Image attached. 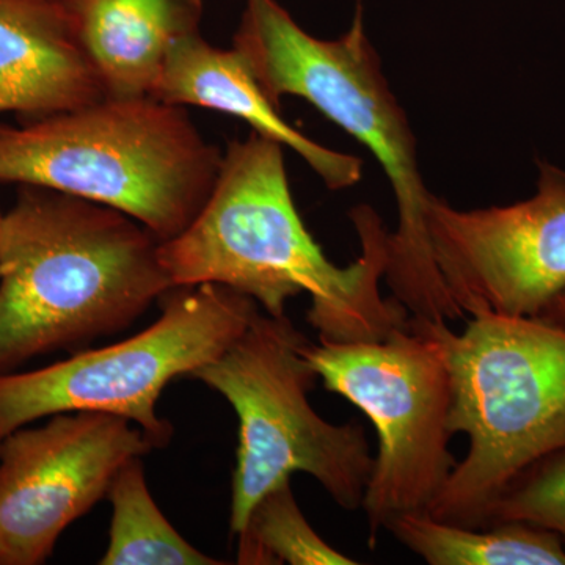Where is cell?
Wrapping results in <instances>:
<instances>
[{
    "instance_id": "6da1fadb",
    "label": "cell",
    "mask_w": 565,
    "mask_h": 565,
    "mask_svg": "<svg viewBox=\"0 0 565 565\" xmlns=\"http://www.w3.org/2000/svg\"><path fill=\"white\" fill-rule=\"evenodd\" d=\"M282 148L258 132L228 145L210 199L184 232L159 245L163 269L173 288L226 286L275 318L307 292L319 340H382L407 323L408 311L381 294L388 264L381 217L366 204L351 212L362 255L334 266L297 212Z\"/></svg>"
},
{
    "instance_id": "7a4b0ae2",
    "label": "cell",
    "mask_w": 565,
    "mask_h": 565,
    "mask_svg": "<svg viewBox=\"0 0 565 565\" xmlns=\"http://www.w3.org/2000/svg\"><path fill=\"white\" fill-rule=\"evenodd\" d=\"M159 245L114 207L22 184L0 222V374L128 329L173 289Z\"/></svg>"
},
{
    "instance_id": "3957f363",
    "label": "cell",
    "mask_w": 565,
    "mask_h": 565,
    "mask_svg": "<svg viewBox=\"0 0 565 565\" xmlns=\"http://www.w3.org/2000/svg\"><path fill=\"white\" fill-rule=\"evenodd\" d=\"M233 50L275 107L280 109L282 96H299L355 137L381 163L397 204L385 273L394 299L422 321L463 319L434 263L426 228L433 193L424 185L405 111L364 32L362 0H356L351 29L338 40L311 36L277 0H245Z\"/></svg>"
},
{
    "instance_id": "277c9868",
    "label": "cell",
    "mask_w": 565,
    "mask_h": 565,
    "mask_svg": "<svg viewBox=\"0 0 565 565\" xmlns=\"http://www.w3.org/2000/svg\"><path fill=\"white\" fill-rule=\"evenodd\" d=\"M222 158L184 107L151 96H107L21 128L0 122V181L114 207L161 243L191 225Z\"/></svg>"
},
{
    "instance_id": "5b68a950",
    "label": "cell",
    "mask_w": 565,
    "mask_h": 565,
    "mask_svg": "<svg viewBox=\"0 0 565 565\" xmlns=\"http://www.w3.org/2000/svg\"><path fill=\"white\" fill-rule=\"evenodd\" d=\"M426 322L451 379L449 427L470 440L427 514L487 527L516 479L565 452V329L493 313L468 318L460 333Z\"/></svg>"
},
{
    "instance_id": "8992f818",
    "label": "cell",
    "mask_w": 565,
    "mask_h": 565,
    "mask_svg": "<svg viewBox=\"0 0 565 565\" xmlns=\"http://www.w3.org/2000/svg\"><path fill=\"white\" fill-rule=\"evenodd\" d=\"M303 340L288 316L258 311L221 356L191 375L222 394L239 422L234 535L253 505L296 473L315 478L344 511L362 509L374 468L370 441L360 424L329 423L308 401L319 377L300 351Z\"/></svg>"
},
{
    "instance_id": "52a82bcc",
    "label": "cell",
    "mask_w": 565,
    "mask_h": 565,
    "mask_svg": "<svg viewBox=\"0 0 565 565\" xmlns=\"http://www.w3.org/2000/svg\"><path fill=\"white\" fill-rule=\"evenodd\" d=\"M169 294L161 318L128 340L0 374V441L33 422L85 411L128 419L154 448L169 444L172 426L156 414L166 386L214 362L259 311L250 297L214 282Z\"/></svg>"
},
{
    "instance_id": "ba28073f",
    "label": "cell",
    "mask_w": 565,
    "mask_h": 565,
    "mask_svg": "<svg viewBox=\"0 0 565 565\" xmlns=\"http://www.w3.org/2000/svg\"><path fill=\"white\" fill-rule=\"evenodd\" d=\"M300 351L326 390L360 408L377 434L362 503L373 546L396 516L427 514L457 465L444 352L427 322L415 318L382 340L305 338Z\"/></svg>"
},
{
    "instance_id": "9c48e42d",
    "label": "cell",
    "mask_w": 565,
    "mask_h": 565,
    "mask_svg": "<svg viewBox=\"0 0 565 565\" xmlns=\"http://www.w3.org/2000/svg\"><path fill=\"white\" fill-rule=\"evenodd\" d=\"M434 263L465 318H541L565 294V172L539 162L531 199L460 211L430 195Z\"/></svg>"
},
{
    "instance_id": "30bf717a",
    "label": "cell",
    "mask_w": 565,
    "mask_h": 565,
    "mask_svg": "<svg viewBox=\"0 0 565 565\" xmlns=\"http://www.w3.org/2000/svg\"><path fill=\"white\" fill-rule=\"evenodd\" d=\"M154 448L120 416L66 412L0 441V565L50 559L70 525L107 498L115 476Z\"/></svg>"
},
{
    "instance_id": "8fae6325",
    "label": "cell",
    "mask_w": 565,
    "mask_h": 565,
    "mask_svg": "<svg viewBox=\"0 0 565 565\" xmlns=\"http://www.w3.org/2000/svg\"><path fill=\"white\" fill-rule=\"evenodd\" d=\"M107 98L57 0H0V111L28 121Z\"/></svg>"
},
{
    "instance_id": "7c38bea8",
    "label": "cell",
    "mask_w": 565,
    "mask_h": 565,
    "mask_svg": "<svg viewBox=\"0 0 565 565\" xmlns=\"http://www.w3.org/2000/svg\"><path fill=\"white\" fill-rule=\"evenodd\" d=\"M151 98L247 121L259 136L291 148L330 191H343L362 180L359 158L322 147L282 120L237 51L211 46L202 33L185 36L170 50Z\"/></svg>"
},
{
    "instance_id": "4fadbf2b",
    "label": "cell",
    "mask_w": 565,
    "mask_h": 565,
    "mask_svg": "<svg viewBox=\"0 0 565 565\" xmlns=\"http://www.w3.org/2000/svg\"><path fill=\"white\" fill-rule=\"evenodd\" d=\"M109 98L151 96L178 41L200 33L203 0H57Z\"/></svg>"
},
{
    "instance_id": "5bb4252c",
    "label": "cell",
    "mask_w": 565,
    "mask_h": 565,
    "mask_svg": "<svg viewBox=\"0 0 565 565\" xmlns=\"http://www.w3.org/2000/svg\"><path fill=\"white\" fill-rule=\"evenodd\" d=\"M385 531L430 565H565L563 539L522 522L465 527L429 514H404Z\"/></svg>"
},
{
    "instance_id": "9a60e30c",
    "label": "cell",
    "mask_w": 565,
    "mask_h": 565,
    "mask_svg": "<svg viewBox=\"0 0 565 565\" xmlns=\"http://www.w3.org/2000/svg\"><path fill=\"white\" fill-rule=\"evenodd\" d=\"M109 544L102 565H221L189 544L162 514L148 489L141 457L122 465L109 493Z\"/></svg>"
},
{
    "instance_id": "2e32d148",
    "label": "cell",
    "mask_w": 565,
    "mask_h": 565,
    "mask_svg": "<svg viewBox=\"0 0 565 565\" xmlns=\"http://www.w3.org/2000/svg\"><path fill=\"white\" fill-rule=\"evenodd\" d=\"M237 535L241 565H355L316 533L294 497L291 481L269 490L253 505Z\"/></svg>"
},
{
    "instance_id": "e0dca14e",
    "label": "cell",
    "mask_w": 565,
    "mask_h": 565,
    "mask_svg": "<svg viewBox=\"0 0 565 565\" xmlns=\"http://www.w3.org/2000/svg\"><path fill=\"white\" fill-rule=\"evenodd\" d=\"M522 522L544 527L565 545V452L550 457L526 471L494 504L489 526Z\"/></svg>"
},
{
    "instance_id": "ac0fdd59",
    "label": "cell",
    "mask_w": 565,
    "mask_h": 565,
    "mask_svg": "<svg viewBox=\"0 0 565 565\" xmlns=\"http://www.w3.org/2000/svg\"><path fill=\"white\" fill-rule=\"evenodd\" d=\"M545 321L556 323L565 329V294L556 300L544 315L541 316Z\"/></svg>"
},
{
    "instance_id": "d6986e66",
    "label": "cell",
    "mask_w": 565,
    "mask_h": 565,
    "mask_svg": "<svg viewBox=\"0 0 565 565\" xmlns=\"http://www.w3.org/2000/svg\"><path fill=\"white\" fill-rule=\"evenodd\" d=\"M0 222H2V215H0Z\"/></svg>"
}]
</instances>
